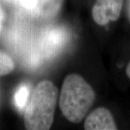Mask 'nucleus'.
I'll return each instance as SVG.
<instances>
[{"instance_id":"1","label":"nucleus","mask_w":130,"mask_h":130,"mask_svg":"<svg viewBox=\"0 0 130 130\" xmlns=\"http://www.w3.org/2000/svg\"><path fill=\"white\" fill-rule=\"evenodd\" d=\"M95 100L92 86L77 74H70L64 79L59 96V108L64 117L73 124L83 120Z\"/></svg>"},{"instance_id":"2","label":"nucleus","mask_w":130,"mask_h":130,"mask_svg":"<svg viewBox=\"0 0 130 130\" xmlns=\"http://www.w3.org/2000/svg\"><path fill=\"white\" fill-rule=\"evenodd\" d=\"M58 89L50 80H43L36 86L24 114L27 129H49L54 120Z\"/></svg>"},{"instance_id":"3","label":"nucleus","mask_w":130,"mask_h":130,"mask_svg":"<svg viewBox=\"0 0 130 130\" xmlns=\"http://www.w3.org/2000/svg\"><path fill=\"white\" fill-rule=\"evenodd\" d=\"M124 0H95L93 9V20L100 26L106 25L119 18Z\"/></svg>"},{"instance_id":"4","label":"nucleus","mask_w":130,"mask_h":130,"mask_svg":"<svg viewBox=\"0 0 130 130\" xmlns=\"http://www.w3.org/2000/svg\"><path fill=\"white\" fill-rule=\"evenodd\" d=\"M86 130L117 129L114 119L111 111L103 107H99L87 116L84 122Z\"/></svg>"},{"instance_id":"5","label":"nucleus","mask_w":130,"mask_h":130,"mask_svg":"<svg viewBox=\"0 0 130 130\" xmlns=\"http://www.w3.org/2000/svg\"><path fill=\"white\" fill-rule=\"evenodd\" d=\"M38 11L44 18H54L59 12L64 0H37Z\"/></svg>"},{"instance_id":"6","label":"nucleus","mask_w":130,"mask_h":130,"mask_svg":"<svg viewBox=\"0 0 130 130\" xmlns=\"http://www.w3.org/2000/svg\"><path fill=\"white\" fill-rule=\"evenodd\" d=\"M30 95V87L27 84L22 83L19 85L14 95V104L20 111H22L28 105Z\"/></svg>"},{"instance_id":"7","label":"nucleus","mask_w":130,"mask_h":130,"mask_svg":"<svg viewBox=\"0 0 130 130\" xmlns=\"http://www.w3.org/2000/svg\"><path fill=\"white\" fill-rule=\"evenodd\" d=\"M14 67L15 64L11 56L0 50V76L9 74L14 70Z\"/></svg>"},{"instance_id":"8","label":"nucleus","mask_w":130,"mask_h":130,"mask_svg":"<svg viewBox=\"0 0 130 130\" xmlns=\"http://www.w3.org/2000/svg\"><path fill=\"white\" fill-rule=\"evenodd\" d=\"M4 21H5V12H4V9L2 8V5L0 4V32L2 30Z\"/></svg>"},{"instance_id":"9","label":"nucleus","mask_w":130,"mask_h":130,"mask_svg":"<svg viewBox=\"0 0 130 130\" xmlns=\"http://www.w3.org/2000/svg\"><path fill=\"white\" fill-rule=\"evenodd\" d=\"M126 15L128 20L130 22V0H126Z\"/></svg>"},{"instance_id":"10","label":"nucleus","mask_w":130,"mask_h":130,"mask_svg":"<svg viewBox=\"0 0 130 130\" xmlns=\"http://www.w3.org/2000/svg\"><path fill=\"white\" fill-rule=\"evenodd\" d=\"M21 1V2L25 5H31L32 2H33V0H20ZM35 1H36V0H35Z\"/></svg>"},{"instance_id":"11","label":"nucleus","mask_w":130,"mask_h":130,"mask_svg":"<svg viewBox=\"0 0 130 130\" xmlns=\"http://www.w3.org/2000/svg\"><path fill=\"white\" fill-rule=\"evenodd\" d=\"M126 76L128 77V78L130 79V62L126 68Z\"/></svg>"}]
</instances>
